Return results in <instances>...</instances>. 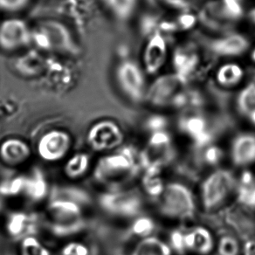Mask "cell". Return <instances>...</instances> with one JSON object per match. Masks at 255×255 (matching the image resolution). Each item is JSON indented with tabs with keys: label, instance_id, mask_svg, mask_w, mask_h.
I'll return each instance as SVG.
<instances>
[{
	"label": "cell",
	"instance_id": "obj_1",
	"mask_svg": "<svg viewBox=\"0 0 255 255\" xmlns=\"http://www.w3.org/2000/svg\"><path fill=\"white\" fill-rule=\"evenodd\" d=\"M158 209L161 215L178 221L191 220L196 213L195 196L191 188L181 182L165 184L158 198Z\"/></svg>",
	"mask_w": 255,
	"mask_h": 255
},
{
	"label": "cell",
	"instance_id": "obj_2",
	"mask_svg": "<svg viewBox=\"0 0 255 255\" xmlns=\"http://www.w3.org/2000/svg\"><path fill=\"white\" fill-rule=\"evenodd\" d=\"M187 79L177 73L163 75L147 88L146 103L157 108L163 107H183L187 104Z\"/></svg>",
	"mask_w": 255,
	"mask_h": 255
},
{
	"label": "cell",
	"instance_id": "obj_3",
	"mask_svg": "<svg viewBox=\"0 0 255 255\" xmlns=\"http://www.w3.org/2000/svg\"><path fill=\"white\" fill-rule=\"evenodd\" d=\"M136 161L130 148L124 147L104 156L96 163L94 177L106 185H117L131 177L135 172Z\"/></svg>",
	"mask_w": 255,
	"mask_h": 255
},
{
	"label": "cell",
	"instance_id": "obj_4",
	"mask_svg": "<svg viewBox=\"0 0 255 255\" xmlns=\"http://www.w3.org/2000/svg\"><path fill=\"white\" fill-rule=\"evenodd\" d=\"M237 178L228 169L219 168L208 174L200 188V203L206 212L220 209L236 191Z\"/></svg>",
	"mask_w": 255,
	"mask_h": 255
},
{
	"label": "cell",
	"instance_id": "obj_5",
	"mask_svg": "<svg viewBox=\"0 0 255 255\" xmlns=\"http://www.w3.org/2000/svg\"><path fill=\"white\" fill-rule=\"evenodd\" d=\"M32 43L39 49L75 54L78 47L68 27L56 20H44L32 29Z\"/></svg>",
	"mask_w": 255,
	"mask_h": 255
},
{
	"label": "cell",
	"instance_id": "obj_6",
	"mask_svg": "<svg viewBox=\"0 0 255 255\" xmlns=\"http://www.w3.org/2000/svg\"><path fill=\"white\" fill-rule=\"evenodd\" d=\"M99 204L105 212L115 216L131 218L139 214L142 199L134 191L111 190L100 196Z\"/></svg>",
	"mask_w": 255,
	"mask_h": 255
},
{
	"label": "cell",
	"instance_id": "obj_7",
	"mask_svg": "<svg viewBox=\"0 0 255 255\" xmlns=\"http://www.w3.org/2000/svg\"><path fill=\"white\" fill-rule=\"evenodd\" d=\"M118 85L124 95L135 103L145 99V79L142 68L131 60H124L117 68Z\"/></svg>",
	"mask_w": 255,
	"mask_h": 255
},
{
	"label": "cell",
	"instance_id": "obj_8",
	"mask_svg": "<svg viewBox=\"0 0 255 255\" xmlns=\"http://www.w3.org/2000/svg\"><path fill=\"white\" fill-rule=\"evenodd\" d=\"M124 141V130L112 120L97 122L89 128L87 135L88 144L96 151L119 149Z\"/></svg>",
	"mask_w": 255,
	"mask_h": 255
},
{
	"label": "cell",
	"instance_id": "obj_9",
	"mask_svg": "<svg viewBox=\"0 0 255 255\" xmlns=\"http://www.w3.org/2000/svg\"><path fill=\"white\" fill-rule=\"evenodd\" d=\"M32 43V30L20 18H8L0 23V48L13 51Z\"/></svg>",
	"mask_w": 255,
	"mask_h": 255
},
{
	"label": "cell",
	"instance_id": "obj_10",
	"mask_svg": "<svg viewBox=\"0 0 255 255\" xmlns=\"http://www.w3.org/2000/svg\"><path fill=\"white\" fill-rule=\"evenodd\" d=\"M71 144V136L68 132L53 129L40 137L37 150L41 159L47 162H57L68 154Z\"/></svg>",
	"mask_w": 255,
	"mask_h": 255
},
{
	"label": "cell",
	"instance_id": "obj_11",
	"mask_svg": "<svg viewBox=\"0 0 255 255\" xmlns=\"http://www.w3.org/2000/svg\"><path fill=\"white\" fill-rule=\"evenodd\" d=\"M198 18L203 25L213 30H225L238 21L232 13L227 0H211L200 9Z\"/></svg>",
	"mask_w": 255,
	"mask_h": 255
},
{
	"label": "cell",
	"instance_id": "obj_12",
	"mask_svg": "<svg viewBox=\"0 0 255 255\" xmlns=\"http://www.w3.org/2000/svg\"><path fill=\"white\" fill-rule=\"evenodd\" d=\"M168 46L165 37L160 31L151 33L142 52V66L147 74L154 75L163 68L166 61Z\"/></svg>",
	"mask_w": 255,
	"mask_h": 255
},
{
	"label": "cell",
	"instance_id": "obj_13",
	"mask_svg": "<svg viewBox=\"0 0 255 255\" xmlns=\"http://www.w3.org/2000/svg\"><path fill=\"white\" fill-rule=\"evenodd\" d=\"M39 222V217L36 213H11L6 220V231L11 238L22 241L38 233Z\"/></svg>",
	"mask_w": 255,
	"mask_h": 255
},
{
	"label": "cell",
	"instance_id": "obj_14",
	"mask_svg": "<svg viewBox=\"0 0 255 255\" xmlns=\"http://www.w3.org/2000/svg\"><path fill=\"white\" fill-rule=\"evenodd\" d=\"M230 157L235 166H251L255 163V134L244 132L234 137L231 143Z\"/></svg>",
	"mask_w": 255,
	"mask_h": 255
},
{
	"label": "cell",
	"instance_id": "obj_15",
	"mask_svg": "<svg viewBox=\"0 0 255 255\" xmlns=\"http://www.w3.org/2000/svg\"><path fill=\"white\" fill-rule=\"evenodd\" d=\"M184 235L187 252L197 255H209L215 250V237L208 227L196 226L184 232Z\"/></svg>",
	"mask_w": 255,
	"mask_h": 255
},
{
	"label": "cell",
	"instance_id": "obj_16",
	"mask_svg": "<svg viewBox=\"0 0 255 255\" xmlns=\"http://www.w3.org/2000/svg\"><path fill=\"white\" fill-rule=\"evenodd\" d=\"M46 224L68 225L82 220V207L70 201L51 200L47 206Z\"/></svg>",
	"mask_w": 255,
	"mask_h": 255
},
{
	"label": "cell",
	"instance_id": "obj_17",
	"mask_svg": "<svg viewBox=\"0 0 255 255\" xmlns=\"http://www.w3.org/2000/svg\"><path fill=\"white\" fill-rule=\"evenodd\" d=\"M249 46L250 43L244 35L232 33L213 40L210 48L217 56L236 57L246 53Z\"/></svg>",
	"mask_w": 255,
	"mask_h": 255
},
{
	"label": "cell",
	"instance_id": "obj_18",
	"mask_svg": "<svg viewBox=\"0 0 255 255\" xmlns=\"http://www.w3.org/2000/svg\"><path fill=\"white\" fill-rule=\"evenodd\" d=\"M30 155L28 144L19 139H6L0 144V159L6 165H19L28 159Z\"/></svg>",
	"mask_w": 255,
	"mask_h": 255
},
{
	"label": "cell",
	"instance_id": "obj_19",
	"mask_svg": "<svg viewBox=\"0 0 255 255\" xmlns=\"http://www.w3.org/2000/svg\"><path fill=\"white\" fill-rule=\"evenodd\" d=\"M181 130L194 142L196 145H210L211 135L206 119L201 116L192 115L184 118L180 124Z\"/></svg>",
	"mask_w": 255,
	"mask_h": 255
},
{
	"label": "cell",
	"instance_id": "obj_20",
	"mask_svg": "<svg viewBox=\"0 0 255 255\" xmlns=\"http://www.w3.org/2000/svg\"><path fill=\"white\" fill-rule=\"evenodd\" d=\"M199 63L200 58L194 52L179 47L174 53L173 66L175 73L187 79L188 81L195 74Z\"/></svg>",
	"mask_w": 255,
	"mask_h": 255
},
{
	"label": "cell",
	"instance_id": "obj_21",
	"mask_svg": "<svg viewBox=\"0 0 255 255\" xmlns=\"http://www.w3.org/2000/svg\"><path fill=\"white\" fill-rule=\"evenodd\" d=\"M48 193V184L45 175L39 168H34L26 177L24 194L30 200L38 202L45 199Z\"/></svg>",
	"mask_w": 255,
	"mask_h": 255
},
{
	"label": "cell",
	"instance_id": "obj_22",
	"mask_svg": "<svg viewBox=\"0 0 255 255\" xmlns=\"http://www.w3.org/2000/svg\"><path fill=\"white\" fill-rule=\"evenodd\" d=\"M51 200H65L75 203L80 206L89 205L91 198L88 191L75 186H53L49 191Z\"/></svg>",
	"mask_w": 255,
	"mask_h": 255
},
{
	"label": "cell",
	"instance_id": "obj_23",
	"mask_svg": "<svg viewBox=\"0 0 255 255\" xmlns=\"http://www.w3.org/2000/svg\"><path fill=\"white\" fill-rule=\"evenodd\" d=\"M169 243L156 236L141 239L135 245L131 255H172Z\"/></svg>",
	"mask_w": 255,
	"mask_h": 255
},
{
	"label": "cell",
	"instance_id": "obj_24",
	"mask_svg": "<svg viewBox=\"0 0 255 255\" xmlns=\"http://www.w3.org/2000/svg\"><path fill=\"white\" fill-rule=\"evenodd\" d=\"M244 69L234 62L223 64L217 69L216 82L223 88H233L239 85L244 77Z\"/></svg>",
	"mask_w": 255,
	"mask_h": 255
},
{
	"label": "cell",
	"instance_id": "obj_25",
	"mask_svg": "<svg viewBox=\"0 0 255 255\" xmlns=\"http://www.w3.org/2000/svg\"><path fill=\"white\" fill-rule=\"evenodd\" d=\"M238 201L241 205L255 209V177L251 172L245 171L236 187Z\"/></svg>",
	"mask_w": 255,
	"mask_h": 255
},
{
	"label": "cell",
	"instance_id": "obj_26",
	"mask_svg": "<svg viewBox=\"0 0 255 255\" xmlns=\"http://www.w3.org/2000/svg\"><path fill=\"white\" fill-rule=\"evenodd\" d=\"M16 68L24 75H36L40 74L46 66V61L37 52H30L20 57L16 62Z\"/></svg>",
	"mask_w": 255,
	"mask_h": 255
},
{
	"label": "cell",
	"instance_id": "obj_27",
	"mask_svg": "<svg viewBox=\"0 0 255 255\" xmlns=\"http://www.w3.org/2000/svg\"><path fill=\"white\" fill-rule=\"evenodd\" d=\"M110 12L118 19L126 20L135 12L137 0H103Z\"/></svg>",
	"mask_w": 255,
	"mask_h": 255
},
{
	"label": "cell",
	"instance_id": "obj_28",
	"mask_svg": "<svg viewBox=\"0 0 255 255\" xmlns=\"http://www.w3.org/2000/svg\"><path fill=\"white\" fill-rule=\"evenodd\" d=\"M90 157L85 153H77L68 160L64 166V171L68 177L78 178L89 170Z\"/></svg>",
	"mask_w": 255,
	"mask_h": 255
},
{
	"label": "cell",
	"instance_id": "obj_29",
	"mask_svg": "<svg viewBox=\"0 0 255 255\" xmlns=\"http://www.w3.org/2000/svg\"><path fill=\"white\" fill-rule=\"evenodd\" d=\"M237 108L240 113L248 118L255 112V83H249L241 90L237 97Z\"/></svg>",
	"mask_w": 255,
	"mask_h": 255
},
{
	"label": "cell",
	"instance_id": "obj_30",
	"mask_svg": "<svg viewBox=\"0 0 255 255\" xmlns=\"http://www.w3.org/2000/svg\"><path fill=\"white\" fill-rule=\"evenodd\" d=\"M215 250L219 255H241L242 248L237 238L225 234L216 241Z\"/></svg>",
	"mask_w": 255,
	"mask_h": 255
},
{
	"label": "cell",
	"instance_id": "obj_31",
	"mask_svg": "<svg viewBox=\"0 0 255 255\" xmlns=\"http://www.w3.org/2000/svg\"><path fill=\"white\" fill-rule=\"evenodd\" d=\"M142 184L146 193L155 198H159L165 187V184H163L162 178L157 176V171H155V169L147 170Z\"/></svg>",
	"mask_w": 255,
	"mask_h": 255
},
{
	"label": "cell",
	"instance_id": "obj_32",
	"mask_svg": "<svg viewBox=\"0 0 255 255\" xmlns=\"http://www.w3.org/2000/svg\"><path fill=\"white\" fill-rule=\"evenodd\" d=\"M25 180V176H17L3 181L0 183V195L11 197L24 193Z\"/></svg>",
	"mask_w": 255,
	"mask_h": 255
},
{
	"label": "cell",
	"instance_id": "obj_33",
	"mask_svg": "<svg viewBox=\"0 0 255 255\" xmlns=\"http://www.w3.org/2000/svg\"><path fill=\"white\" fill-rule=\"evenodd\" d=\"M156 228L154 220L148 216H140L136 218L131 225V234L135 237L144 239L152 236Z\"/></svg>",
	"mask_w": 255,
	"mask_h": 255
},
{
	"label": "cell",
	"instance_id": "obj_34",
	"mask_svg": "<svg viewBox=\"0 0 255 255\" xmlns=\"http://www.w3.org/2000/svg\"><path fill=\"white\" fill-rule=\"evenodd\" d=\"M20 254L21 255H51L49 250L34 236L22 240Z\"/></svg>",
	"mask_w": 255,
	"mask_h": 255
},
{
	"label": "cell",
	"instance_id": "obj_35",
	"mask_svg": "<svg viewBox=\"0 0 255 255\" xmlns=\"http://www.w3.org/2000/svg\"><path fill=\"white\" fill-rule=\"evenodd\" d=\"M171 143V136L165 130L152 132L149 139V146L152 150L167 149Z\"/></svg>",
	"mask_w": 255,
	"mask_h": 255
},
{
	"label": "cell",
	"instance_id": "obj_36",
	"mask_svg": "<svg viewBox=\"0 0 255 255\" xmlns=\"http://www.w3.org/2000/svg\"><path fill=\"white\" fill-rule=\"evenodd\" d=\"M223 158V151L219 146H207L205 152H204V159L206 163L209 165H217L220 163Z\"/></svg>",
	"mask_w": 255,
	"mask_h": 255
},
{
	"label": "cell",
	"instance_id": "obj_37",
	"mask_svg": "<svg viewBox=\"0 0 255 255\" xmlns=\"http://www.w3.org/2000/svg\"><path fill=\"white\" fill-rule=\"evenodd\" d=\"M169 245L172 249V251L178 252L183 254L186 250V245H185V235L184 232L180 230L174 231L170 234V243Z\"/></svg>",
	"mask_w": 255,
	"mask_h": 255
},
{
	"label": "cell",
	"instance_id": "obj_38",
	"mask_svg": "<svg viewBox=\"0 0 255 255\" xmlns=\"http://www.w3.org/2000/svg\"><path fill=\"white\" fill-rule=\"evenodd\" d=\"M198 18L195 15L191 14V13H183V14L178 16L176 21L173 22L175 30H180V31H185L189 29L192 28L195 25L196 21Z\"/></svg>",
	"mask_w": 255,
	"mask_h": 255
},
{
	"label": "cell",
	"instance_id": "obj_39",
	"mask_svg": "<svg viewBox=\"0 0 255 255\" xmlns=\"http://www.w3.org/2000/svg\"><path fill=\"white\" fill-rule=\"evenodd\" d=\"M30 0H0V10L15 12L21 11L27 5Z\"/></svg>",
	"mask_w": 255,
	"mask_h": 255
},
{
	"label": "cell",
	"instance_id": "obj_40",
	"mask_svg": "<svg viewBox=\"0 0 255 255\" xmlns=\"http://www.w3.org/2000/svg\"><path fill=\"white\" fill-rule=\"evenodd\" d=\"M61 255H89V250L88 247L82 243L70 242L62 248Z\"/></svg>",
	"mask_w": 255,
	"mask_h": 255
},
{
	"label": "cell",
	"instance_id": "obj_41",
	"mask_svg": "<svg viewBox=\"0 0 255 255\" xmlns=\"http://www.w3.org/2000/svg\"><path fill=\"white\" fill-rule=\"evenodd\" d=\"M166 124L167 121L164 117L154 116V117H149L146 125L149 128V131L152 133V132L160 131V130H165Z\"/></svg>",
	"mask_w": 255,
	"mask_h": 255
},
{
	"label": "cell",
	"instance_id": "obj_42",
	"mask_svg": "<svg viewBox=\"0 0 255 255\" xmlns=\"http://www.w3.org/2000/svg\"><path fill=\"white\" fill-rule=\"evenodd\" d=\"M163 1L171 7L182 9V10L189 7L191 2V0H163Z\"/></svg>",
	"mask_w": 255,
	"mask_h": 255
},
{
	"label": "cell",
	"instance_id": "obj_43",
	"mask_svg": "<svg viewBox=\"0 0 255 255\" xmlns=\"http://www.w3.org/2000/svg\"><path fill=\"white\" fill-rule=\"evenodd\" d=\"M241 255H255V241H249L242 247Z\"/></svg>",
	"mask_w": 255,
	"mask_h": 255
},
{
	"label": "cell",
	"instance_id": "obj_44",
	"mask_svg": "<svg viewBox=\"0 0 255 255\" xmlns=\"http://www.w3.org/2000/svg\"><path fill=\"white\" fill-rule=\"evenodd\" d=\"M248 17H249V18H250V20H251L252 23H253V24H255V8H254V9H253V10H252V11L249 12Z\"/></svg>",
	"mask_w": 255,
	"mask_h": 255
},
{
	"label": "cell",
	"instance_id": "obj_45",
	"mask_svg": "<svg viewBox=\"0 0 255 255\" xmlns=\"http://www.w3.org/2000/svg\"><path fill=\"white\" fill-rule=\"evenodd\" d=\"M251 60L255 63V47L254 49L252 50L251 52Z\"/></svg>",
	"mask_w": 255,
	"mask_h": 255
},
{
	"label": "cell",
	"instance_id": "obj_46",
	"mask_svg": "<svg viewBox=\"0 0 255 255\" xmlns=\"http://www.w3.org/2000/svg\"><path fill=\"white\" fill-rule=\"evenodd\" d=\"M2 209V202H1V200H0V210Z\"/></svg>",
	"mask_w": 255,
	"mask_h": 255
},
{
	"label": "cell",
	"instance_id": "obj_47",
	"mask_svg": "<svg viewBox=\"0 0 255 255\" xmlns=\"http://www.w3.org/2000/svg\"><path fill=\"white\" fill-rule=\"evenodd\" d=\"M237 1H241V0H237Z\"/></svg>",
	"mask_w": 255,
	"mask_h": 255
}]
</instances>
